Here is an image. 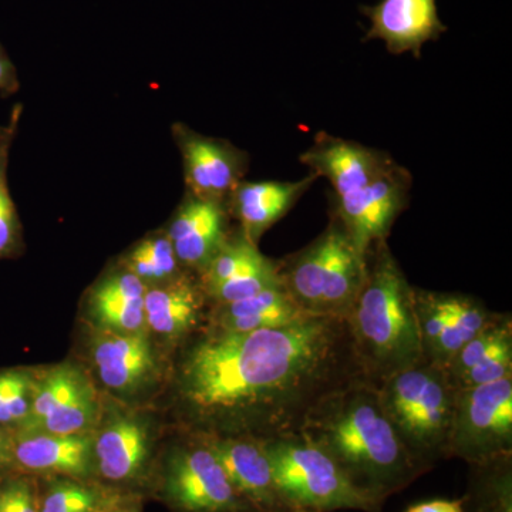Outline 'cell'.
<instances>
[{"mask_svg": "<svg viewBox=\"0 0 512 512\" xmlns=\"http://www.w3.org/2000/svg\"><path fill=\"white\" fill-rule=\"evenodd\" d=\"M377 389L387 419L424 470L450 457L457 390L443 367L424 359L387 377Z\"/></svg>", "mask_w": 512, "mask_h": 512, "instance_id": "277c9868", "label": "cell"}, {"mask_svg": "<svg viewBox=\"0 0 512 512\" xmlns=\"http://www.w3.org/2000/svg\"><path fill=\"white\" fill-rule=\"evenodd\" d=\"M164 493L183 512L252 511L201 434L168 457Z\"/></svg>", "mask_w": 512, "mask_h": 512, "instance_id": "52a82bcc", "label": "cell"}, {"mask_svg": "<svg viewBox=\"0 0 512 512\" xmlns=\"http://www.w3.org/2000/svg\"><path fill=\"white\" fill-rule=\"evenodd\" d=\"M100 508L99 491L74 478L57 481L40 498V512H99Z\"/></svg>", "mask_w": 512, "mask_h": 512, "instance_id": "f546056e", "label": "cell"}, {"mask_svg": "<svg viewBox=\"0 0 512 512\" xmlns=\"http://www.w3.org/2000/svg\"><path fill=\"white\" fill-rule=\"evenodd\" d=\"M20 82L18 70L5 47L0 45V96L10 97L19 92Z\"/></svg>", "mask_w": 512, "mask_h": 512, "instance_id": "d6a6232c", "label": "cell"}, {"mask_svg": "<svg viewBox=\"0 0 512 512\" xmlns=\"http://www.w3.org/2000/svg\"><path fill=\"white\" fill-rule=\"evenodd\" d=\"M207 302L200 282L187 274L165 284L147 286V330L167 339L184 338L200 325Z\"/></svg>", "mask_w": 512, "mask_h": 512, "instance_id": "44dd1931", "label": "cell"}, {"mask_svg": "<svg viewBox=\"0 0 512 512\" xmlns=\"http://www.w3.org/2000/svg\"><path fill=\"white\" fill-rule=\"evenodd\" d=\"M512 454V377L456 392L450 457L481 464Z\"/></svg>", "mask_w": 512, "mask_h": 512, "instance_id": "8992f818", "label": "cell"}, {"mask_svg": "<svg viewBox=\"0 0 512 512\" xmlns=\"http://www.w3.org/2000/svg\"><path fill=\"white\" fill-rule=\"evenodd\" d=\"M318 180L319 175L312 171L296 181L242 180L229 194V217L235 218L239 231L258 245L262 235L282 220Z\"/></svg>", "mask_w": 512, "mask_h": 512, "instance_id": "e0dca14e", "label": "cell"}, {"mask_svg": "<svg viewBox=\"0 0 512 512\" xmlns=\"http://www.w3.org/2000/svg\"><path fill=\"white\" fill-rule=\"evenodd\" d=\"M13 468V434L0 427V478Z\"/></svg>", "mask_w": 512, "mask_h": 512, "instance_id": "836d02e7", "label": "cell"}, {"mask_svg": "<svg viewBox=\"0 0 512 512\" xmlns=\"http://www.w3.org/2000/svg\"><path fill=\"white\" fill-rule=\"evenodd\" d=\"M90 357L100 382L116 393H137L156 376V353L147 332L96 329L90 340Z\"/></svg>", "mask_w": 512, "mask_h": 512, "instance_id": "2e32d148", "label": "cell"}, {"mask_svg": "<svg viewBox=\"0 0 512 512\" xmlns=\"http://www.w3.org/2000/svg\"><path fill=\"white\" fill-rule=\"evenodd\" d=\"M414 311L424 359L433 362L447 320V293L414 288Z\"/></svg>", "mask_w": 512, "mask_h": 512, "instance_id": "f1b7e54d", "label": "cell"}, {"mask_svg": "<svg viewBox=\"0 0 512 512\" xmlns=\"http://www.w3.org/2000/svg\"><path fill=\"white\" fill-rule=\"evenodd\" d=\"M36 375L28 369L0 370V427L15 433L29 416Z\"/></svg>", "mask_w": 512, "mask_h": 512, "instance_id": "4316f807", "label": "cell"}, {"mask_svg": "<svg viewBox=\"0 0 512 512\" xmlns=\"http://www.w3.org/2000/svg\"><path fill=\"white\" fill-rule=\"evenodd\" d=\"M93 447L101 477L114 483L133 480L150 453L147 424L128 414H114L94 437Z\"/></svg>", "mask_w": 512, "mask_h": 512, "instance_id": "ffe728a7", "label": "cell"}, {"mask_svg": "<svg viewBox=\"0 0 512 512\" xmlns=\"http://www.w3.org/2000/svg\"><path fill=\"white\" fill-rule=\"evenodd\" d=\"M229 483L252 510L292 512L279 493L264 440L244 436H204Z\"/></svg>", "mask_w": 512, "mask_h": 512, "instance_id": "8fae6325", "label": "cell"}, {"mask_svg": "<svg viewBox=\"0 0 512 512\" xmlns=\"http://www.w3.org/2000/svg\"><path fill=\"white\" fill-rule=\"evenodd\" d=\"M22 113V104H15L9 123L0 124V261L18 258L25 251L22 222L10 195L8 181L10 150L18 134Z\"/></svg>", "mask_w": 512, "mask_h": 512, "instance_id": "cb8c5ba5", "label": "cell"}, {"mask_svg": "<svg viewBox=\"0 0 512 512\" xmlns=\"http://www.w3.org/2000/svg\"><path fill=\"white\" fill-rule=\"evenodd\" d=\"M413 178L409 170L394 163L365 187L335 197L332 215L348 232L363 256L377 242L387 241L394 222L409 204Z\"/></svg>", "mask_w": 512, "mask_h": 512, "instance_id": "9c48e42d", "label": "cell"}, {"mask_svg": "<svg viewBox=\"0 0 512 512\" xmlns=\"http://www.w3.org/2000/svg\"><path fill=\"white\" fill-rule=\"evenodd\" d=\"M99 512H138L136 508L131 507H113L107 508V510L99 511Z\"/></svg>", "mask_w": 512, "mask_h": 512, "instance_id": "d590c367", "label": "cell"}, {"mask_svg": "<svg viewBox=\"0 0 512 512\" xmlns=\"http://www.w3.org/2000/svg\"><path fill=\"white\" fill-rule=\"evenodd\" d=\"M147 286L119 264L99 279L87 296V312L96 329L117 333L147 330L144 299Z\"/></svg>", "mask_w": 512, "mask_h": 512, "instance_id": "d6986e66", "label": "cell"}, {"mask_svg": "<svg viewBox=\"0 0 512 512\" xmlns=\"http://www.w3.org/2000/svg\"><path fill=\"white\" fill-rule=\"evenodd\" d=\"M507 377H512V340L498 346L480 363L458 377L453 387L456 390L468 389L481 384L500 382Z\"/></svg>", "mask_w": 512, "mask_h": 512, "instance_id": "4dcf8cb0", "label": "cell"}, {"mask_svg": "<svg viewBox=\"0 0 512 512\" xmlns=\"http://www.w3.org/2000/svg\"><path fill=\"white\" fill-rule=\"evenodd\" d=\"M407 512H464V507L461 501L434 500L414 505Z\"/></svg>", "mask_w": 512, "mask_h": 512, "instance_id": "e575fe53", "label": "cell"}, {"mask_svg": "<svg viewBox=\"0 0 512 512\" xmlns=\"http://www.w3.org/2000/svg\"><path fill=\"white\" fill-rule=\"evenodd\" d=\"M345 228L335 215L311 244L278 261L282 286L306 315H320V305L335 274L336 258ZM322 316V315H320Z\"/></svg>", "mask_w": 512, "mask_h": 512, "instance_id": "9a60e30c", "label": "cell"}, {"mask_svg": "<svg viewBox=\"0 0 512 512\" xmlns=\"http://www.w3.org/2000/svg\"><path fill=\"white\" fill-rule=\"evenodd\" d=\"M447 320L437 343L434 365L446 367L471 339L487 328L498 313L488 311L483 302L470 295L447 293Z\"/></svg>", "mask_w": 512, "mask_h": 512, "instance_id": "603a6c76", "label": "cell"}, {"mask_svg": "<svg viewBox=\"0 0 512 512\" xmlns=\"http://www.w3.org/2000/svg\"><path fill=\"white\" fill-rule=\"evenodd\" d=\"M299 160L319 178L329 181L333 197L365 187L396 163L386 151L328 133L316 134L312 146Z\"/></svg>", "mask_w": 512, "mask_h": 512, "instance_id": "5bb4252c", "label": "cell"}, {"mask_svg": "<svg viewBox=\"0 0 512 512\" xmlns=\"http://www.w3.org/2000/svg\"><path fill=\"white\" fill-rule=\"evenodd\" d=\"M301 436L329 454L350 480L384 500L419 476L384 413L377 384L362 380L332 394L306 420Z\"/></svg>", "mask_w": 512, "mask_h": 512, "instance_id": "7a4b0ae2", "label": "cell"}, {"mask_svg": "<svg viewBox=\"0 0 512 512\" xmlns=\"http://www.w3.org/2000/svg\"><path fill=\"white\" fill-rule=\"evenodd\" d=\"M120 265L146 286L165 284L184 275V268L164 229L140 239L126 252Z\"/></svg>", "mask_w": 512, "mask_h": 512, "instance_id": "d4e9b609", "label": "cell"}, {"mask_svg": "<svg viewBox=\"0 0 512 512\" xmlns=\"http://www.w3.org/2000/svg\"><path fill=\"white\" fill-rule=\"evenodd\" d=\"M171 131L183 158L187 191L227 205L229 194L247 174V151L224 138L197 133L184 123H174Z\"/></svg>", "mask_w": 512, "mask_h": 512, "instance_id": "30bf717a", "label": "cell"}, {"mask_svg": "<svg viewBox=\"0 0 512 512\" xmlns=\"http://www.w3.org/2000/svg\"><path fill=\"white\" fill-rule=\"evenodd\" d=\"M306 315L298 308L284 286L256 293L225 305H212L211 328L225 332H254L288 325Z\"/></svg>", "mask_w": 512, "mask_h": 512, "instance_id": "7402d4cb", "label": "cell"}, {"mask_svg": "<svg viewBox=\"0 0 512 512\" xmlns=\"http://www.w3.org/2000/svg\"><path fill=\"white\" fill-rule=\"evenodd\" d=\"M362 380L346 319L303 315L254 332L210 326L181 357L177 394L197 434L272 440L299 436L320 403Z\"/></svg>", "mask_w": 512, "mask_h": 512, "instance_id": "6da1fadb", "label": "cell"}, {"mask_svg": "<svg viewBox=\"0 0 512 512\" xmlns=\"http://www.w3.org/2000/svg\"><path fill=\"white\" fill-rule=\"evenodd\" d=\"M0 512H40L35 484L26 477H5L0 481Z\"/></svg>", "mask_w": 512, "mask_h": 512, "instance_id": "1f68e13d", "label": "cell"}, {"mask_svg": "<svg viewBox=\"0 0 512 512\" xmlns=\"http://www.w3.org/2000/svg\"><path fill=\"white\" fill-rule=\"evenodd\" d=\"M276 487L292 512H379L383 500L353 483L322 448L305 437L264 440Z\"/></svg>", "mask_w": 512, "mask_h": 512, "instance_id": "5b68a950", "label": "cell"}, {"mask_svg": "<svg viewBox=\"0 0 512 512\" xmlns=\"http://www.w3.org/2000/svg\"><path fill=\"white\" fill-rule=\"evenodd\" d=\"M228 220L227 205L185 191L164 229L184 269L200 275L207 268L231 234Z\"/></svg>", "mask_w": 512, "mask_h": 512, "instance_id": "4fadbf2b", "label": "cell"}, {"mask_svg": "<svg viewBox=\"0 0 512 512\" xmlns=\"http://www.w3.org/2000/svg\"><path fill=\"white\" fill-rule=\"evenodd\" d=\"M99 416V399L89 377L63 363L36 375L29 416L15 433L89 434Z\"/></svg>", "mask_w": 512, "mask_h": 512, "instance_id": "ba28073f", "label": "cell"}, {"mask_svg": "<svg viewBox=\"0 0 512 512\" xmlns=\"http://www.w3.org/2000/svg\"><path fill=\"white\" fill-rule=\"evenodd\" d=\"M279 286H282V281L278 261L261 254L224 284L204 293L212 305H225Z\"/></svg>", "mask_w": 512, "mask_h": 512, "instance_id": "484cf974", "label": "cell"}, {"mask_svg": "<svg viewBox=\"0 0 512 512\" xmlns=\"http://www.w3.org/2000/svg\"><path fill=\"white\" fill-rule=\"evenodd\" d=\"M345 319L370 382L379 384L424 360L414 286L387 241L367 252L365 282Z\"/></svg>", "mask_w": 512, "mask_h": 512, "instance_id": "3957f363", "label": "cell"}, {"mask_svg": "<svg viewBox=\"0 0 512 512\" xmlns=\"http://www.w3.org/2000/svg\"><path fill=\"white\" fill-rule=\"evenodd\" d=\"M13 464L33 474L67 478L90 476L94 464L93 437L89 434L13 433Z\"/></svg>", "mask_w": 512, "mask_h": 512, "instance_id": "ac0fdd59", "label": "cell"}, {"mask_svg": "<svg viewBox=\"0 0 512 512\" xmlns=\"http://www.w3.org/2000/svg\"><path fill=\"white\" fill-rule=\"evenodd\" d=\"M360 12L370 20L363 42L382 40L394 56L412 53L419 59L426 43L447 32L437 0H379L373 6H360Z\"/></svg>", "mask_w": 512, "mask_h": 512, "instance_id": "7c38bea8", "label": "cell"}, {"mask_svg": "<svg viewBox=\"0 0 512 512\" xmlns=\"http://www.w3.org/2000/svg\"><path fill=\"white\" fill-rule=\"evenodd\" d=\"M480 470L476 512H512L511 456L474 464Z\"/></svg>", "mask_w": 512, "mask_h": 512, "instance_id": "83f0119b", "label": "cell"}]
</instances>
